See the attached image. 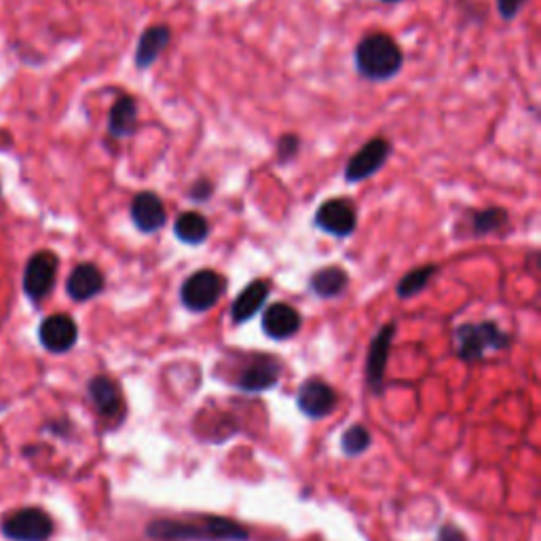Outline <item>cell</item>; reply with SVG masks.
Returning <instances> with one entry per match:
<instances>
[{"instance_id":"cell-14","label":"cell","mask_w":541,"mask_h":541,"mask_svg":"<svg viewBox=\"0 0 541 541\" xmlns=\"http://www.w3.org/2000/svg\"><path fill=\"white\" fill-rule=\"evenodd\" d=\"M172 43V30L167 28L165 24H157V26H148L142 34L140 41L134 53V64L138 70H148L151 68L163 51L170 47Z\"/></svg>"},{"instance_id":"cell-10","label":"cell","mask_w":541,"mask_h":541,"mask_svg":"<svg viewBox=\"0 0 541 541\" xmlns=\"http://www.w3.org/2000/svg\"><path fill=\"white\" fill-rule=\"evenodd\" d=\"M106 288V277L102 269L93 263H81L74 267L66 279V292L74 303H87L102 294Z\"/></svg>"},{"instance_id":"cell-17","label":"cell","mask_w":541,"mask_h":541,"mask_svg":"<svg viewBox=\"0 0 541 541\" xmlns=\"http://www.w3.org/2000/svg\"><path fill=\"white\" fill-rule=\"evenodd\" d=\"M138 129V102L132 96H119L110 108L108 134L115 140L132 138Z\"/></svg>"},{"instance_id":"cell-7","label":"cell","mask_w":541,"mask_h":541,"mask_svg":"<svg viewBox=\"0 0 541 541\" xmlns=\"http://www.w3.org/2000/svg\"><path fill=\"white\" fill-rule=\"evenodd\" d=\"M391 155V142L385 138H370L356 155L345 165V182L347 184H358L375 174H379Z\"/></svg>"},{"instance_id":"cell-16","label":"cell","mask_w":541,"mask_h":541,"mask_svg":"<svg viewBox=\"0 0 541 541\" xmlns=\"http://www.w3.org/2000/svg\"><path fill=\"white\" fill-rule=\"evenodd\" d=\"M271 294V284L267 279H254L244 290L239 292V296L231 305V317L235 324H246L252 317L265 307L267 298Z\"/></svg>"},{"instance_id":"cell-24","label":"cell","mask_w":541,"mask_h":541,"mask_svg":"<svg viewBox=\"0 0 541 541\" xmlns=\"http://www.w3.org/2000/svg\"><path fill=\"white\" fill-rule=\"evenodd\" d=\"M301 146H303V140L301 136H296V134H284L282 138L277 140L275 144V155H277V161L286 165V163H292L298 153H301Z\"/></svg>"},{"instance_id":"cell-4","label":"cell","mask_w":541,"mask_h":541,"mask_svg":"<svg viewBox=\"0 0 541 541\" xmlns=\"http://www.w3.org/2000/svg\"><path fill=\"white\" fill-rule=\"evenodd\" d=\"M60 258L51 250H41L28 258L24 269V292L32 303H41L55 288Z\"/></svg>"},{"instance_id":"cell-12","label":"cell","mask_w":541,"mask_h":541,"mask_svg":"<svg viewBox=\"0 0 541 541\" xmlns=\"http://www.w3.org/2000/svg\"><path fill=\"white\" fill-rule=\"evenodd\" d=\"M303 317L292 305L286 303H273L263 313V330L269 339L286 341L292 339L294 334L301 330Z\"/></svg>"},{"instance_id":"cell-27","label":"cell","mask_w":541,"mask_h":541,"mask_svg":"<svg viewBox=\"0 0 541 541\" xmlns=\"http://www.w3.org/2000/svg\"><path fill=\"white\" fill-rule=\"evenodd\" d=\"M440 541H465V537H463V533H461L459 529H455V527H444V529L440 531Z\"/></svg>"},{"instance_id":"cell-3","label":"cell","mask_w":541,"mask_h":541,"mask_svg":"<svg viewBox=\"0 0 541 541\" xmlns=\"http://www.w3.org/2000/svg\"><path fill=\"white\" fill-rule=\"evenodd\" d=\"M227 290V277L214 269H199L189 275L180 286V301L193 313H205L220 301Z\"/></svg>"},{"instance_id":"cell-23","label":"cell","mask_w":541,"mask_h":541,"mask_svg":"<svg viewBox=\"0 0 541 541\" xmlns=\"http://www.w3.org/2000/svg\"><path fill=\"white\" fill-rule=\"evenodd\" d=\"M341 446H343V453H345V455H351V457H356V455L364 453V451L368 449V446H370V434H368V429L362 427V425H353V427H349L347 432L343 434Z\"/></svg>"},{"instance_id":"cell-19","label":"cell","mask_w":541,"mask_h":541,"mask_svg":"<svg viewBox=\"0 0 541 541\" xmlns=\"http://www.w3.org/2000/svg\"><path fill=\"white\" fill-rule=\"evenodd\" d=\"M89 396L96 404L98 413L104 417H117L123 408V398L119 385L108 377H96L89 381Z\"/></svg>"},{"instance_id":"cell-18","label":"cell","mask_w":541,"mask_h":541,"mask_svg":"<svg viewBox=\"0 0 541 541\" xmlns=\"http://www.w3.org/2000/svg\"><path fill=\"white\" fill-rule=\"evenodd\" d=\"M349 288V273L341 265H326L309 279V290L317 298H339Z\"/></svg>"},{"instance_id":"cell-2","label":"cell","mask_w":541,"mask_h":541,"mask_svg":"<svg viewBox=\"0 0 541 541\" xmlns=\"http://www.w3.org/2000/svg\"><path fill=\"white\" fill-rule=\"evenodd\" d=\"M510 345V337L495 322L461 324L455 328V351L465 362H476L489 351H501Z\"/></svg>"},{"instance_id":"cell-1","label":"cell","mask_w":541,"mask_h":541,"mask_svg":"<svg viewBox=\"0 0 541 541\" xmlns=\"http://www.w3.org/2000/svg\"><path fill=\"white\" fill-rule=\"evenodd\" d=\"M353 64L362 79L372 83L391 81L404 68V51L385 32H372L356 45Z\"/></svg>"},{"instance_id":"cell-28","label":"cell","mask_w":541,"mask_h":541,"mask_svg":"<svg viewBox=\"0 0 541 541\" xmlns=\"http://www.w3.org/2000/svg\"><path fill=\"white\" fill-rule=\"evenodd\" d=\"M381 3H385V5H398V3H402V0H381Z\"/></svg>"},{"instance_id":"cell-25","label":"cell","mask_w":541,"mask_h":541,"mask_svg":"<svg viewBox=\"0 0 541 541\" xmlns=\"http://www.w3.org/2000/svg\"><path fill=\"white\" fill-rule=\"evenodd\" d=\"M214 195V182L210 178H197L191 186L189 191H186V197H189L191 201L195 203H205L210 201Z\"/></svg>"},{"instance_id":"cell-8","label":"cell","mask_w":541,"mask_h":541,"mask_svg":"<svg viewBox=\"0 0 541 541\" xmlns=\"http://www.w3.org/2000/svg\"><path fill=\"white\" fill-rule=\"evenodd\" d=\"M39 341L51 353H66L79 341V326L66 313H53L43 320Z\"/></svg>"},{"instance_id":"cell-26","label":"cell","mask_w":541,"mask_h":541,"mask_svg":"<svg viewBox=\"0 0 541 541\" xmlns=\"http://www.w3.org/2000/svg\"><path fill=\"white\" fill-rule=\"evenodd\" d=\"M527 0H497V11L501 15V20L506 22H512L514 17L522 11V7H525Z\"/></svg>"},{"instance_id":"cell-11","label":"cell","mask_w":541,"mask_h":541,"mask_svg":"<svg viewBox=\"0 0 541 541\" xmlns=\"http://www.w3.org/2000/svg\"><path fill=\"white\" fill-rule=\"evenodd\" d=\"M334 406H337V394L334 389L320 381V379H309L298 389V408L311 419H322L330 415Z\"/></svg>"},{"instance_id":"cell-22","label":"cell","mask_w":541,"mask_h":541,"mask_svg":"<svg viewBox=\"0 0 541 541\" xmlns=\"http://www.w3.org/2000/svg\"><path fill=\"white\" fill-rule=\"evenodd\" d=\"M440 271L438 265H423V267H417L413 271H408L400 282L396 286V292L400 298H413L417 296L419 292H423L429 282H432L434 275Z\"/></svg>"},{"instance_id":"cell-21","label":"cell","mask_w":541,"mask_h":541,"mask_svg":"<svg viewBox=\"0 0 541 541\" xmlns=\"http://www.w3.org/2000/svg\"><path fill=\"white\" fill-rule=\"evenodd\" d=\"M510 225V214L506 208H484L474 210L468 216V229L474 237H487Z\"/></svg>"},{"instance_id":"cell-5","label":"cell","mask_w":541,"mask_h":541,"mask_svg":"<svg viewBox=\"0 0 541 541\" xmlns=\"http://www.w3.org/2000/svg\"><path fill=\"white\" fill-rule=\"evenodd\" d=\"M313 225L315 229H320L330 237L347 239L358 229V210L349 199H326L320 208L315 210Z\"/></svg>"},{"instance_id":"cell-9","label":"cell","mask_w":541,"mask_h":541,"mask_svg":"<svg viewBox=\"0 0 541 541\" xmlns=\"http://www.w3.org/2000/svg\"><path fill=\"white\" fill-rule=\"evenodd\" d=\"M129 216H132L134 227L144 233H159L167 225V212L161 197L153 191H140L129 205Z\"/></svg>"},{"instance_id":"cell-20","label":"cell","mask_w":541,"mask_h":541,"mask_svg":"<svg viewBox=\"0 0 541 541\" xmlns=\"http://www.w3.org/2000/svg\"><path fill=\"white\" fill-rule=\"evenodd\" d=\"M174 235L180 244L197 248L210 237V220L199 212H184L174 222Z\"/></svg>"},{"instance_id":"cell-6","label":"cell","mask_w":541,"mask_h":541,"mask_svg":"<svg viewBox=\"0 0 541 541\" xmlns=\"http://www.w3.org/2000/svg\"><path fill=\"white\" fill-rule=\"evenodd\" d=\"M3 533L13 541H47L53 535V520L41 508H22L5 516Z\"/></svg>"},{"instance_id":"cell-13","label":"cell","mask_w":541,"mask_h":541,"mask_svg":"<svg viewBox=\"0 0 541 541\" xmlns=\"http://www.w3.org/2000/svg\"><path fill=\"white\" fill-rule=\"evenodd\" d=\"M396 334V324L389 322L385 324L375 339L370 343L368 349V360H366V375H368V383L375 391H381L383 385V377H385V366H387V358H389V349H391V341H394Z\"/></svg>"},{"instance_id":"cell-15","label":"cell","mask_w":541,"mask_h":541,"mask_svg":"<svg viewBox=\"0 0 541 541\" xmlns=\"http://www.w3.org/2000/svg\"><path fill=\"white\" fill-rule=\"evenodd\" d=\"M279 375H282V364L269 356H254L252 362L241 370L237 385L244 391H265L271 389Z\"/></svg>"}]
</instances>
